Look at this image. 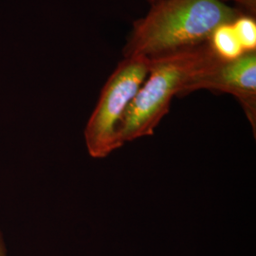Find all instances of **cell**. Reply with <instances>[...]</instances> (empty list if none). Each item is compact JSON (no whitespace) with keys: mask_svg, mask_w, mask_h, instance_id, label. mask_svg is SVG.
Returning a JSON list of instances; mask_svg holds the SVG:
<instances>
[{"mask_svg":"<svg viewBox=\"0 0 256 256\" xmlns=\"http://www.w3.org/2000/svg\"><path fill=\"white\" fill-rule=\"evenodd\" d=\"M218 59L208 43L150 59L146 79L122 124V146L154 135L156 126L168 114L173 99L180 96L184 86Z\"/></svg>","mask_w":256,"mask_h":256,"instance_id":"cell-2","label":"cell"},{"mask_svg":"<svg viewBox=\"0 0 256 256\" xmlns=\"http://www.w3.org/2000/svg\"><path fill=\"white\" fill-rule=\"evenodd\" d=\"M226 1V0H222ZM234 2L238 6V9L243 14L254 16L256 14V0H230Z\"/></svg>","mask_w":256,"mask_h":256,"instance_id":"cell-7","label":"cell"},{"mask_svg":"<svg viewBox=\"0 0 256 256\" xmlns=\"http://www.w3.org/2000/svg\"><path fill=\"white\" fill-rule=\"evenodd\" d=\"M208 45L214 55L223 61L234 60L245 54L232 22L221 24L216 28L210 34Z\"/></svg>","mask_w":256,"mask_h":256,"instance_id":"cell-5","label":"cell"},{"mask_svg":"<svg viewBox=\"0 0 256 256\" xmlns=\"http://www.w3.org/2000/svg\"><path fill=\"white\" fill-rule=\"evenodd\" d=\"M241 12L222 0H156L133 24L124 57L154 59L206 44L216 28Z\"/></svg>","mask_w":256,"mask_h":256,"instance_id":"cell-1","label":"cell"},{"mask_svg":"<svg viewBox=\"0 0 256 256\" xmlns=\"http://www.w3.org/2000/svg\"><path fill=\"white\" fill-rule=\"evenodd\" d=\"M232 25L244 52H256V18L241 12L232 22Z\"/></svg>","mask_w":256,"mask_h":256,"instance_id":"cell-6","label":"cell"},{"mask_svg":"<svg viewBox=\"0 0 256 256\" xmlns=\"http://www.w3.org/2000/svg\"><path fill=\"white\" fill-rule=\"evenodd\" d=\"M150 66L151 60L144 56L124 57L104 84L84 132L86 146L93 158H104L122 147V120Z\"/></svg>","mask_w":256,"mask_h":256,"instance_id":"cell-3","label":"cell"},{"mask_svg":"<svg viewBox=\"0 0 256 256\" xmlns=\"http://www.w3.org/2000/svg\"><path fill=\"white\" fill-rule=\"evenodd\" d=\"M0 256H7V248H6L5 241H4V238H3L1 230H0Z\"/></svg>","mask_w":256,"mask_h":256,"instance_id":"cell-8","label":"cell"},{"mask_svg":"<svg viewBox=\"0 0 256 256\" xmlns=\"http://www.w3.org/2000/svg\"><path fill=\"white\" fill-rule=\"evenodd\" d=\"M228 93L240 104L256 133V52H245L234 60L218 59L187 82L178 97L196 90Z\"/></svg>","mask_w":256,"mask_h":256,"instance_id":"cell-4","label":"cell"},{"mask_svg":"<svg viewBox=\"0 0 256 256\" xmlns=\"http://www.w3.org/2000/svg\"><path fill=\"white\" fill-rule=\"evenodd\" d=\"M149 1H151V2L153 3V2H155V1H156V0H149Z\"/></svg>","mask_w":256,"mask_h":256,"instance_id":"cell-9","label":"cell"}]
</instances>
